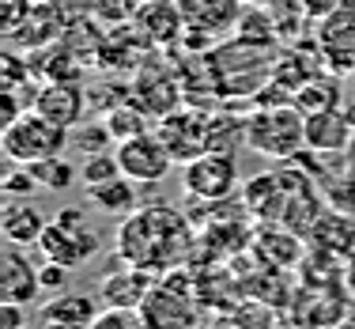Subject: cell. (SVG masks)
Returning a JSON list of instances; mask_svg holds the SVG:
<instances>
[{
	"label": "cell",
	"instance_id": "cell-2",
	"mask_svg": "<svg viewBox=\"0 0 355 329\" xmlns=\"http://www.w3.org/2000/svg\"><path fill=\"white\" fill-rule=\"evenodd\" d=\"M208 65H212L219 99L223 103H239V99H253L272 80L276 46H253V42H242L234 35V38H223L208 53Z\"/></svg>",
	"mask_w": 355,
	"mask_h": 329
},
{
	"label": "cell",
	"instance_id": "cell-3",
	"mask_svg": "<svg viewBox=\"0 0 355 329\" xmlns=\"http://www.w3.org/2000/svg\"><path fill=\"white\" fill-rule=\"evenodd\" d=\"M246 148L265 159H276V163L295 159L306 148V114L295 103L253 106L246 117Z\"/></svg>",
	"mask_w": 355,
	"mask_h": 329
},
{
	"label": "cell",
	"instance_id": "cell-35",
	"mask_svg": "<svg viewBox=\"0 0 355 329\" xmlns=\"http://www.w3.org/2000/svg\"><path fill=\"white\" fill-rule=\"evenodd\" d=\"M242 4H246V8H268L272 0H242Z\"/></svg>",
	"mask_w": 355,
	"mask_h": 329
},
{
	"label": "cell",
	"instance_id": "cell-6",
	"mask_svg": "<svg viewBox=\"0 0 355 329\" xmlns=\"http://www.w3.org/2000/svg\"><path fill=\"white\" fill-rule=\"evenodd\" d=\"M72 148V129L42 117L38 110L19 114L12 125H4V151L12 163H38V159H53L64 155Z\"/></svg>",
	"mask_w": 355,
	"mask_h": 329
},
{
	"label": "cell",
	"instance_id": "cell-24",
	"mask_svg": "<svg viewBox=\"0 0 355 329\" xmlns=\"http://www.w3.org/2000/svg\"><path fill=\"white\" fill-rule=\"evenodd\" d=\"M106 125H110V133H114V140L121 144V140H132V137H140V133L151 129V114L129 95L125 103L106 110Z\"/></svg>",
	"mask_w": 355,
	"mask_h": 329
},
{
	"label": "cell",
	"instance_id": "cell-36",
	"mask_svg": "<svg viewBox=\"0 0 355 329\" xmlns=\"http://www.w3.org/2000/svg\"><path fill=\"white\" fill-rule=\"evenodd\" d=\"M35 4H57V0H35Z\"/></svg>",
	"mask_w": 355,
	"mask_h": 329
},
{
	"label": "cell",
	"instance_id": "cell-30",
	"mask_svg": "<svg viewBox=\"0 0 355 329\" xmlns=\"http://www.w3.org/2000/svg\"><path fill=\"white\" fill-rule=\"evenodd\" d=\"M31 12H35V0H0V31H4V38L15 35L31 19Z\"/></svg>",
	"mask_w": 355,
	"mask_h": 329
},
{
	"label": "cell",
	"instance_id": "cell-31",
	"mask_svg": "<svg viewBox=\"0 0 355 329\" xmlns=\"http://www.w3.org/2000/svg\"><path fill=\"white\" fill-rule=\"evenodd\" d=\"M91 329H144L137 310H117V307H103V314L95 318Z\"/></svg>",
	"mask_w": 355,
	"mask_h": 329
},
{
	"label": "cell",
	"instance_id": "cell-25",
	"mask_svg": "<svg viewBox=\"0 0 355 329\" xmlns=\"http://www.w3.org/2000/svg\"><path fill=\"white\" fill-rule=\"evenodd\" d=\"M336 72H318L310 83H302L299 91H295V106L302 110V114H318V110H329L340 103V87H336L333 80Z\"/></svg>",
	"mask_w": 355,
	"mask_h": 329
},
{
	"label": "cell",
	"instance_id": "cell-34",
	"mask_svg": "<svg viewBox=\"0 0 355 329\" xmlns=\"http://www.w3.org/2000/svg\"><path fill=\"white\" fill-rule=\"evenodd\" d=\"M340 4L344 0H299V8L310 15V19H325V15H333Z\"/></svg>",
	"mask_w": 355,
	"mask_h": 329
},
{
	"label": "cell",
	"instance_id": "cell-23",
	"mask_svg": "<svg viewBox=\"0 0 355 329\" xmlns=\"http://www.w3.org/2000/svg\"><path fill=\"white\" fill-rule=\"evenodd\" d=\"M87 201L103 216L125 219L129 212H137V208H140V182H132V178H125V174H121V178H114V182H106V185L87 189Z\"/></svg>",
	"mask_w": 355,
	"mask_h": 329
},
{
	"label": "cell",
	"instance_id": "cell-20",
	"mask_svg": "<svg viewBox=\"0 0 355 329\" xmlns=\"http://www.w3.org/2000/svg\"><path fill=\"white\" fill-rule=\"evenodd\" d=\"M310 246L329 250L333 258H352L355 254V216L340 212V208H325L318 223L310 227Z\"/></svg>",
	"mask_w": 355,
	"mask_h": 329
},
{
	"label": "cell",
	"instance_id": "cell-5",
	"mask_svg": "<svg viewBox=\"0 0 355 329\" xmlns=\"http://www.w3.org/2000/svg\"><path fill=\"white\" fill-rule=\"evenodd\" d=\"M38 250L46 261H57V265H64V269H80L103 250V235L91 223L87 208L72 205V208H61L57 216H49Z\"/></svg>",
	"mask_w": 355,
	"mask_h": 329
},
{
	"label": "cell",
	"instance_id": "cell-33",
	"mask_svg": "<svg viewBox=\"0 0 355 329\" xmlns=\"http://www.w3.org/2000/svg\"><path fill=\"white\" fill-rule=\"evenodd\" d=\"M69 273H72V269L57 265V261H46V265H38V276H42V288H46V292H61L64 284H69Z\"/></svg>",
	"mask_w": 355,
	"mask_h": 329
},
{
	"label": "cell",
	"instance_id": "cell-8",
	"mask_svg": "<svg viewBox=\"0 0 355 329\" xmlns=\"http://www.w3.org/2000/svg\"><path fill=\"white\" fill-rule=\"evenodd\" d=\"M182 185L197 205H216L239 189V163L234 151H205L182 167Z\"/></svg>",
	"mask_w": 355,
	"mask_h": 329
},
{
	"label": "cell",
	"instance_id": "cell-7",
	"mask_svg": "<svg viewBox=\"0 0 355 329\" xmlns=\"http://www.w3.org/2000/svg\"><path fill=\"white\" fill-rule=\"evenodd\" d=\"M155 133H159V140L166 144V151L174 155V163L185 167L189 159L212 151V110L182 103L166 117H159Z\"/></svg>",
	"mask_w": 355,
	"mask_h": 329
},
{
	"label": "cell",
	"instance_id": "cell-32",
	"mask_svg": "<svg viewBox=\"0 0 355 329\" xmlns=\"http://www.w3.org/2000/svg\"><path fill=\"white\" fill-rule=\"evenodd\" d=\"M35 178H31V171H27V167H12V171H8V178H4V193H8V197H23V193H31V189H35Z\"/></svg>",
	"mask_w": 355,
	"mask_h": 329
},
{
	"label": "cell",
	"instance_id": "cell-22",
	"mask_svg": "<svg viewBox=\"0 0 355 329\" xmlns=\"http://www.w3.org/2000/svg\"><path fill=\"white\" fill-rule=\"evenodd\" d=\"M46 223H49V219L42 216L31 201H12V205L4 208V219H0L4 239L12 242V246H38Z\"/></svg>",
	"mask_w": 355,
	"mask_h": 329
},
{
	"label": "cell",
	"instance_id": "cell-12",
	"mask_svg": "<svg viewBox=\"0 0 355 329\" xmlns=\"http://www.w3.org/2000/svg\"><path fill=\"white\" fill-rule=\"evenodd\" d=\"M129 23L137 27V35L151 49H174L182 42V31H185L178 0H144V4L132 8Z\"/></svg>",
	"mask_w": 355,
	"mask_h": 329
},
{
	"label": "cell",
	"instance_id": "cell-28",
	"mask_svg": "<svg viewBox=\"0 0 355 329\" xmlns=\"http://www.w3.org/2000/svg\"><path fill=\"white\" fill-rule=\"evenodd\" d=\"M121 178V163H117V151H98V155L80 159V182L83 189H95V185H106Z\"/></svg>",
	"mask_w": 355,
	"mask_h": 329
},
{
	"label": "cell",
	"instance_id": "cell-15",
	"mask_svg": "<svg viewBox=\"0 0 355 329\" xmlns=\"http://www.w3.org/2000/svg\"><path fill=\"white\" fill-rule=\"evenodd\" d=\"M38 292H42L38 265L23 254V246L8 242L4 258H0V299L15 303V307H27V303L38 299Z\"/></svg>",
	"mask_w": 355,
	"mask_h": 329
},
{
	"label": "cell",
	"instance_id": "cell-21",
	"mask_svg": "<svg viewBox=\"0 0 355 329\" xmlns=\"http://www.w3.org/2000/svg\"><path fill=\"white\" fill-rule=\"evenodd\" d=\"M253 250L265 261L287 269L302 258V235L291 231V227H284V223H261V231L253 235Z\"/></svg>",
	"mask_w": 355,
	"mask_h": 329
},
{
	"label": "cell",
	"instance_id": "cell-18",
	"mask_svg": "<svg viewBox=\"0 0 355 329\" xmlns=\"http://www.w3.org/2000/svg\"><path fill=\"white\" fill-rule=\"evenodd\" d=\"M178 8H182L185 27L212 31L216 38L234 35V31H239L242 12H246L242 0H178Z\"/></svg>",
	"mask_w": 355,
	"mask_h": 329
},
{
	"label": "cell",
	"instance_id": "cell-4",
	"mask_svg": "<svg viewBox=\"0 0 355 329\" xmlns=\"http://www.w3.org/2000/svg\"><path fill=\"white\" fill-rule=\"evenodd\" d=\"M137 314H140L144 329H197L200 326L197 284H193L182 269L163 273L151 284V292L144 295Z\"/></svg>",
	"mask_w": 355,
	"mask_h": 329
},
{
	"label": "cell",
	"instance_id": "cell-11",
	"mask_svg": "<svg viewBox=\"0 0 355 329\" xmlns=\"http://www.w3.org/2000/svg\"><path fill=\"white\" fill-rule=\"evenodd\" d=\"M132 99L148 110L151 117H166L171 110H178L185 103V83H182V72L178 69H151V65H144V69H137V76H132Z\"/></svg>",
	"mask_w": 355,
	"mask_h": 329
},
{
	"label": "cell",
	"instance_id": "cell-16",
	"mask_svg": "<svg viewBox=\"0 0 355 329\" xmlns=\"http://www.w3.org/2000/svg\"><path fill=\"white\" fill-rule=\"evenodd\" d=\"M242 205L253 219L261 223H280L284 219V205H287V182H284V167L265 171L257 178H250L242 185Z\"/></svg>",
	"mask_w": 355,
	"mask_h": 329
},
{
	"label": "cell",
	"instance_id": "cell-17",
	"mask_svg": "<svg viewBox=\"0 0 355 329\" xmlns=\"http://www.w3.org/2000/svg\"><path fill=\"white\" fill-rule=\"evenodd\" d=\"M352 140H355V125L340 106L306 114V148L325 151V155H348Z\"/></svg>",
	"mask_w": 355,
	"mask_h": 329
},
{
	"label": "cell",
	"instance_id": "cell-13",
	"mask_svg": "<svg viewBox=\"0 0 355 329\" xmlns=\"http://www.w3.org/2000/svg\"><path fill=\"white\" fill-rule=\"evenodd\" d=\"M155 280H159V273H148V269H140V265L121 261L114 273H106L103 280H98V299H103V307L140 310L144 295L151 292V284H155Z\"/></svg>",
	"mask_w": 355,
	"mask_h": 329
},
{
	"label": "cell",
	"instance_id": "cell-9",
	"mask_svg": "<svg viewBox=\"0 0 355 329\" xmlns=\"http://www.w3.org/2000/svg\"><path fill=\"white\" fill-rule=\"evenodd\" d=\"M114 151H117V163H121V174L132 182H140V185L163 182L166 174H171V167H178L155 129L140 133V137H132V140H121Z\"/></svg>",
	"mask_w": 355,
	"mask_h": 329
},
{
	"label": "cell",
	"instance_id": "cell-14",
	"mask_svg": "<svg viewBox=\"0 0 355 329\" xmlns=\"http://www.w3.org/2000/svg\"><path fill=\"white\" fill-rule=\"evenodd\" d=\"M42 117L64 125V129H76L80 121H87V91L80 83H61V80H46L35 95V106Z\"/></svg>",
	"mask_w": 355,
	"mask_h": 329
},
{
	"label": "cell",
	"instance_id": "cell-26",
	"mask_svg": "<svg viewBox=\"0 0 355 329\" xmlns=\"http://www.w3.org/2000/svg\"><path fill=\"white\" fill-rule=\"evenodd\" d=\"M31 178L38 182V189H49V193H61L80 178V167L69 163L64 155H53V159H38V163H27Z\"/></svg>",
	"mask_w": 355,
	"mask_h": 329
},
{
	"label": "cell",
	"instance_id": "cell-29",
	"mask_svg": "<svg viewBox=\"0 0 355 329\" xmlns=\"http://www.w3.org/2000/svg\"><path fill=\"white\" fill-rule=\"evenodd\" d=\"M234 35L242 42H253V46H276V23L265 8H246Z\"/></svg>",
	"mask_w": 355,
	"mask_h": 329
},
{
	"label": "cell",
	"instance_id": "cell-1",
	"mask_svg": "<svg viewBox=\"0 0 355 329\" xmlns=\"http://www.w3.org/2000/svg\"><path fill=\"white\" fill-rule=\"evenodd\" d=\"M117 258L140 265L148 273H174L185 261L200 250L197 239V223L189 212L174 205H140L137 212H129L117 227Z\"/></svg>",
	"mask_w": 355,
	"mask_h": 329
},
{
	"label": "cell",
	"instance_id": "cell-10",
	"mask_svg": "<svg viewBox=\"0 0 355 329\" xmlns=\"http://www.w3.org/2000/svg\"><path fill=\"white\" fill-rule=\"evenodd\" d=\"M318 46H321L329 72H336V76L355 72V0H344L333 15L321 19Z\"/></svg>",
	"mask_w": 355,
	"mask_h": 329
},
{
	"label": "cell",
	"instance_id": "cell-19",
	"mask_svg": "<svg viewBox=\"0 0 355 329\" xmlns=\"http://www.w3.org/2000/svg\"><path fill=\"white\" fill-rule=\"evenodd\" d=\"M103 314V299H91L83 292H53V299L42 307V322L53 329H91Z\"/></svg>",
	"mask_w": 355,
	"mask_h": 329
},
{
	"label": "cell",
	"instance_id": "cell-27",
	"mask_svg": "<svg viewBox=\"0 0 355 329\" xmlns=\"http://www.w3.org/2000/svg\"><path fill=\"white\" fill-rule=\"evenodd\" d=\"M72 148L80 151V159H87V155H98V151H114L117 140H114V133H110V125L103 117V121H80L72 129Z\"/></svg>",
	"mask_w": 355,
	"mask_h": 329
}]
</instances>
